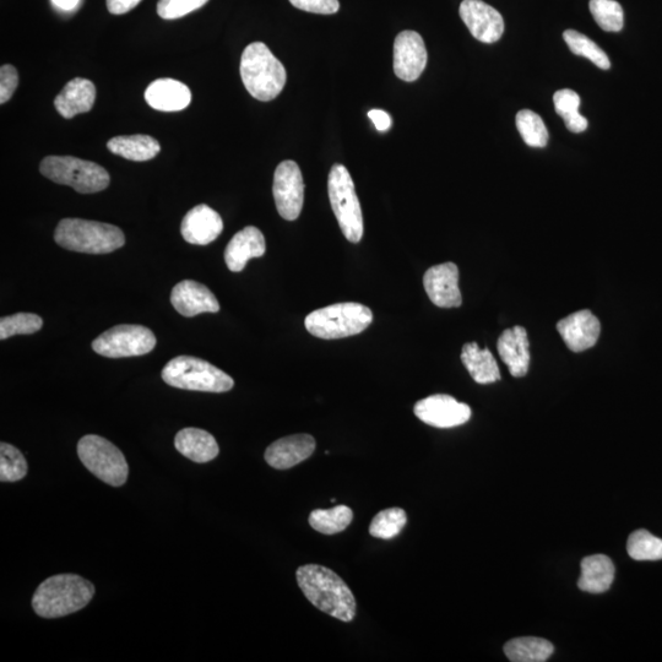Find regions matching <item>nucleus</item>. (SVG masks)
Instances as JSON below:
<instances>
[{"label":"nucleus","instance_id":"1","mask_svg":"<svg viewBox=\"0 0 662 662\" xmlns=\"http://www.w3.org/2000/svg\"><path fill=\"white\" fill-rule=\"evenodd\" d=\"M297 583L318 610L343 622L354 621L356 600L351 589L329 568L307 564L297 569Z\"/></svg>","mask_w":662,"mask_h":662},{"label":"nucleus","instance_id":"2","mask_svg":"<svg viewBox=\"0 0 662 662\" xmlns=\"http://www.w3.org/2000/svg\"><path fill=\"white\" fill-rule=\"evenodd\" d=\"M95 586L75 574L48 578L36 590L32 607L43 618H59L83 610L94 598Z\"/></svg>","mask_w":662,"mask_h":662},{"label":"nucleus","instance_id":"3","mask_svg":"<svg viewBox=\"0 0 662 662\" xmlns=\"http://www.w3.org/2000/svg\"><path fill=\"white\" fill-rule=\"evenodd\" d=\"M241 78L254 99L268 102L284 90L287 74L284 64L274 56L263 42L246 47L241 58Z\"/></svg>","mask_w":662,"mask_h":662},{"label":"nucleus","instance_id":"4","mask_svg":"<svg viewBox=\"0 0 662 662\" xmlns=\"http://www.w3.org/2000/svg\"><path fill=\"white\" fill-rule=\"evenodd\" d=\"M54 241L68 251L86 254H108L126 244L119 227L105 222L64 219L54 231Z\"/></svg>","mask_w":662,"mask_h":662},{"label":"nucleus","instance_id":"5","mask_svg":"<svg viewBox=\"0 0 662 662\" xmlns=\"http://www.w3.org/2000/svg\"><path fill=\"white\" fill-rule=\"evenodd\" d=\"M161 377L173 388L192 392L226 393L235 387L229 374L193 356L172 358L162 370Z\"/></svg>","mask_w":662,"mask_h":662},{"label":"nucleus","instance_id":"6","mask_svg":"<svg viewBox=\"0 0 662 662\" xmlns=\"http://www.w3.org/2000/svg\"><path fill=\"white\" fill-rule=\"evenodd\" d=\"M373 313L370 308L355 302L317 309L308 314L305 325L309 334L323 340L349 338L370 327Z\"/></svg>","mask_w":662,"mask_h":662},{"label":"nucleus","instance_id":"7","mask_svg":"<svg viewBox=\"0 0 662 662\" xmlns=\"http://www.w3.org/2000/svg\"><path fill=\"white\" fill-rule=\"evenodd\" d=\"M40 171L52 182L72 187L80 194L105 191L111 182L105 168L73 156H47L41 162Z\"/></svg>","mask_w":662,"mask_h":662},{"label":"nucleus","instance_id":"8","mask_svg":"<svg viewBox=\"0 0 662 662\" xmlns=\"http://www.w3.org/2000/svg\"><path fill=\"white\" fill-rule=\"evenodd\" d=\"M331 208L347 241L358 243L363 237V216L355 183L344 165L331 167L328 179Z\"/></svg>","mask_w":662,"mask_h":662},{"label":"nucleus","instance_id":"9","mask_svg":"<svg viewBox=\"0 0 662 662\" xmlns=\"http://www.w3.org/2000/svg\"><path fill=\"white\" fill-rule=\"evenodd\" d=\"M78 455L85 468L105 484L113 487L126 484L129 474L127 460L121 450L107 439L95 434L81 438Z\"/></svg>","mask_w":662,"mask_h":662},{"label":"nucleus","instance_id":"10","mask_svg":"<svg viewBox=\"0 0 662 662\" xmlns=\"http://www.w3.org/2000/svg\"><path fill=\"white\" fill-rule=\"evenodd\" d=\"M156 346V336L143 325H117L92 341V349L103 357L123 358L149 354Z\"/></svg>","mask_w":662,"mask_h":662},{"label":"nucleus","instance_id":"11","mask_svg":"<svg viewBox=\"0 0 662 662\" xmlns=\"http://www.w3.org/2000/svg\"><path fill=\"white\" fill-rule=\"evenodd\" d=\"M273 194L282 219L295 221L300 216L305 200V182L295 161L281 162L274 175Z\"/></svg>","mask_w":662,"mask_h":662},{"label":"nucleus","instance_id":"12","mask_svg":"<svg viewBox=\"0 0 662 662\" xmlns=\"http://www.w3.org/2000/svg\"><path fill=\"white\" fill-rule=\"evenodd\" d=\"M417 419L436 428H453L464 425L471 417L469 405L459 403L453 396L438 394L428 396L415 405Z\"/></svg>","mask_w":662,"mask_h":662},{"label":"nucleus","instance_id":"13","mask_svg":"<svg viewBox=\"0 0 662 662\" xmlns=\"http://www.w3.org/2000/svg\"><path fill=\"white\" fill-rule=\"evenodd\" d=\"M427 50L420 34L403 31L394 42V72L401 80L416 81L427 64Z\"/></svg>","mask_w":662,"mask_h":662},{"label":"nucleus","instance_id":"14","mask_svg":"<svg viewBox=\"0 0 662 662\" xmlns=\"http://www.w3.org/2000/svg\"><path fill=\"white\" fill-rule=\"evenodd\" d=\"M459 14L476 40L484 43H495L501 40L504 32V20L491 5L482 0H464L460 4Z\"/></svg>","mask_w":662,"mask_h":662},{"label":"nucleus","instance_id":"15","mask_svg":"<svg viewBox=\"0 0 662 662\" xmlns=\"http://www.w3.org/2000/svg\"><path fill=\"white\" fill-rule=\"evenodd\" d=\"M423 286L433 305L458 308L463 303L459 289V269L454 263L436 265L426 271Z\"/></svg>","mask_w":662,"mask_h":662},{"label":"nucleus","instance_id":"16","mask_svg":"<svg viewBox=\"0 0 662 662\" xmlns=\"http://www.w3.org/2000/svg\"><path fill=\"white\" fill-rule=\"evenodd\" d=\"M557 330L569 350L583 352L598 343L601 324L589 309H584L560 320Z\"/></svg>","mask_w":662,"mask_h":662},{"label":"nucleus","instance_id":"17","mask_svg":"<svg viewBox=\"0 0 662 662\" xmlns=\"http://www.w3.org/2000/svg\"><path fill=\"white\" fill-rule=\"evenodd\" d=\"M172 306L183 317H195L202 313H217L220 303L214 293L200 282L184 280L173 287Z\"/></svg>","mask_w":662,"mask_h":662},{"label":"nucleus","instance_id":"18","mask_svg":"<svg viewBox=\"0 0 662 662\" xmlns=\"http://www.w3.org/2000/svg\"><path fill=\"white\" fill-rule=\"evenodd\" d=\"M222 231H224V221L221 216L205 204L189 210L181 225L184 241L197 246H206L214 242Z\"/></svg>","mask_w":662,"mask_h":662},{"label":"nucleus","instance_id":"19","mask_svg":"<svg viewBox=\"0 0 662 662\" xmlns=\"http://www.w3.org/2000/svg\"><path fill=\"white\" fill-rule=\"evenodd\" d=\"M314 450L316 439L309 434H295L271 444L265 452V460L271 468L287 470L307 460Z\"/></svg>","mask_w":662,"mask_h":662},{"label":"nucleus","instance_id":"20","mask_svg":"<svg viewBox=\"0 0 662 662\" xmlns=\"http://www.w3.org/2000/svg\"><path fill=\"white\" fill-rule=\"evenodd\" d=\"M267 251L265 238L259 229L254 226H248L235 236L225 249V262L227 268L233 273H240L246 268L249 260L263 257Z\"/></svg>","mask_w":662,"mask_h":662},{"label":"nucleus","instance_id":"21","mask_svg":"<svg viewBox=\"0 0 662 662\" xmlns=\"http://www.w3.org/2000/svg\"><path fill=\"white\" fill-rule=\"evenodd\" d=\"M528 333L525 328L514 327L503 331L499 336L497 349L502 361L506 363L510 374L515 378L526 376L530 365Z\"/></svg>","mask_w":662,"mask_h":662},{"label":"nucleus","instance_id":"22","mask_svg":"<svg viewBox=\"0 0 662 662\" xmlns=\"http://www.w3.org/2000/svg\"><path fill=\"white\" fill-rule=\"evenodd\" d=\"M145 100L156 111L178 112L189 106L192 101V92L181 81L159 79L146 89Z\"/></svg>","mask_w":662,"mask_h":662},{"label":"nucleus","instance_id":"23","mask_svg":"<svg viewBox=\"0 0 662 662\" xmlns=\"http://www.w3.org/2000/svg\"><path fill=\"white\" fill-rule=\"evenodd\" d=\"M96 100V88L88 79L75 78L69 81L54 100L59 115L70 119L92 110Z\"/></svg>","mask_w":662,"mask_h":662},{"label":"nucleus","instance_id":"24","mask_svg":"<svg viewBox=\"0 0 662 662\" xmlns=\"http://www.w3.org/2000/svg\"><path fill=\"white\" fill-rule=\"evenodd\" d=\"M175 447L184 457L199 464L209 463L220 453L214 436L199 428H184L179 431L175 438Z\"/></svg>","mask_w":662,"mask_h":662},{"label":"nucleus","instance_id":"25","mask_svg":"<svg viewBox=\"0 0 662 662\" xmlns=\"http://www.w3.org/2000/svg\"><path fill=\"white\" fill-rule=\"evenodd\" d=\"M615 564L609 557L595 555L585 557L582 562V574L578 580L580 590L590 594L606 593L615 579Z\"/></svg>","mask_w":662,"mask_h":662},{"label":"nucleus","instance_id":"26","mask_svg":"<svg viewBox=\"0 0 662 662\" xmlns=\"http://www.w3.org/2000/svg\"><path fill=\"white\" fill-rule=\"evenodd\" d=\"M461 361L476 383L491 384L501 379L496 358L493 357L490 350L480 349L476 343L464 345Z\"/></svg>","mask_w":662,"mask_h":662},{"label":"nucleus","instance_id":"27","mask_svg":"<svg viewBox=\"0 0 662 662\" xmlns=\"http://www.w3.org/2000/svg\"><path fill=\"white\" fill-rule=\"evenodd\" d=\"M107 149L124 159L144 162L153 160L160 153L161 146L159 141L150 135L137 134L113 138L108 141Z\"/></svg>","mask_w":662,"mask_h":662},{"label":"nucleus","instance_id":"28","mask_svg":"<svg viewBox=\"0 0 662 662\" xmlns=\"http://www.w3.org/2000/svg\"><path fill=\"white\" fill-rule=\"evenodd\" d=\"M555 651L553 644L546 639L522 637L509 640L504 645V653L513 662H545Z\"/></svg>","mask_w":662,"mask_h":662},{"label":"nucleus","instance_id":"29","mask_svg":"<svg viewBox=\"0 0 662 662\" xmlns=\"http://www.w3.org/2000/svg\"><path fill=\"white\" fill-rule=\"evenodd\" d=\"M354 513L351 508L338 506L330 509H316L309 515V525L320 534L343 533L352 523Z\"/></svg>","mask_w":662,"mask_h":662},{"label":"nucleus","instance_id":"30","mask_svg":"<svg viewBox=\"0 0 662 662\" xmlns=\"http://www.w3.org/2000/svg\"><path fill=\"white\" fill-rule=\"evenodd\" d=\"M406 523H408V515L404 509H385L373 518L370 534L377 539L392 540L401 533Z\"/></svg>","mask_w":662,"mask_h":662},{"label":"nucleus","instance_id":"31","mask_svg":"<svg viewBox=\"0 0 662 662\" xmlns=\"http://www.w3.org/2000/svg\"><path fill=\"white\" fill-rule=\"evenodd\" d=\"M628 555L636 561L662 560V540L647 530H637L629 536Z\"/></svg>","mask_w":662,"mask_h":662},{"label":"nucleus","instance_id":"32","mask_svg":"<svg viewBox=\"0 0 662 662\" xmlns=\"http://www.w3.org/2000/svg\"><path fill=\"white\" fill-rule=\"evenodd\" d=\"M563 39L566 41L569 50L574 54H577V56L590 59V61L600 69H610L611 63L609 57H607V54L602 51L594 41H591L589 37L580 34L578 31L567 30L564 31Z\"/></svg>","mask_w":662,"mask_h":662},{"label":"nucleus","instance_id":"33","mask_svg":"<svg viewBox=\"0 0 662 662\" xmlns=\"http://www.w3.org/2000/svg\"><path fill=\"white\" fill-rule=\"evenodd\" d=\"M517 128L526 145L531 148H545L548 143V130L544 121L533 111H520L517 115Z\"/></svg>","mask_w":662,"mask_h":662},{"label":"nucleus","instance_id":"34","mask_svg":"<svg viewBox=\"0 0 662 662\" xmlns=\"http://www.w3.org/2000/svg\"><path fill=\"white\" fill-rule=\"evenodd\" d=\"M590 12L596 23L607 32H620L624 25V13L616 0H590Z\"/></svg>","mask_w":662,"mask_h":662},{"label":"nucleus","instance_id":"35","mask_svg":"<svg viewBox=\"0 0 662 662\" xmlns=\"http://www.w3.org/2000/svg\"><path fill=\"white\" fill-rule=\"evenodd\" d=\"M27 475V463L23 453L12 444H0V481L18 482Z\"/></svg>","mask_w":662,"mask_h":662},{"label":"nucleus","instance_id":"36","mask_svg":"<svg viewBox=\"0 0 662 662\" xmlns=\"http://www.w3.org/2000/svg\"><path fill=\"white\" fill-rule=\"evenodd\" d=\"M43 320L34 313H16L0 319V339L7 340L15 335H31L41 330Z\"/></svg>","mask_w":662,"mask_h":662},{"label":"nucleus","instance_id":"37","mask_svg":"<svg viewBox=\"0 0 662 662\" xmlns=\"http://www.w3.org/2000/svg\"><path fill=\"white\" fill-rule=\"evenodd\" d=\"M209 0H159L157 14L165 20H176L203 8Z\"/></svg>","mask_w":662,"mask_h":662},{"label":"nucleus","instance_id":"38","mask_svg":"<svg viewBox=\"0 0 662 662\" xmlns=\"http://www.w3.org/2000/svg\"><path fill=\"white\" fill-rule=\"evenodd\" d=\"M555 108L558 115L564 119L577 115L579 113L580 97L577 92L572 90H560L553 96Z\"/></svg>","mask_w":662,"mask_h":662},{"label":"nucleus","instance_id":"39","mask_svg":"<svg viewBox=\"0 0 662 662\" xmlns=\"http://www.w3.org/2000/svg\"><path fill=\"white\" fill-rule=\"evenodd\" d=\"M293 7L303 12L331 15L339 12V0H290Z\"/></svg>","mask_w":662,"mask_h":662},{"label":"nucleus","instance_id":"40","mask_svg":"<svg viewBox=\"0 0 662 662\" xmlns=\"http://www.w3.org/2000/svg\"><path fill=\"white\" fill-rule=\"evenodd\" d=\"M19 84V74L13 65L5 64L0 68V103L4 105L12 99Z\"/></svg>","mask_w":662,"mask_h":662},{"label":"nucleus","instance_id":"41","mask_svg":"<svg viewBox=\"0 0 662 662\" xmlns=\"http://www.w3.org/2000/svg\"><path fill=\"white\" fill-rule=\"evenodd\" d=\"M141 0H107V9L113 15H123L133 10Z\"/></svg>","mask_w":662,"mask_h":662},{"label":"nucleus","instance_id":"42","mask_svg":"<svg viewBox=\"0 0 662 662\" xmlns=\"http://www.w3.org/2000/svg\"><path fill=\"white\" fill-rule=\"evenodd\" d=\"M368 117L372 119L374 127H376L378 132H387V130L392 128V117H390L387 112L382 110H371L368 112Z\"/></svg>","mask_w":662,"mask_h":662},{"label":"nucleus","instance_id":"43","mask_svg":"<svg viewBox=\"0 0 662 662\" xmlns=\"http://www.w3.org/2000/svg\"><path fill=\"white\" fill-rule=\"evenodd\" d=\"M564 123H566L567 129L571 130L572 133H583L589 126L588 119L580 115V113L564 119Z\"/></svg>","mask_w":662,"mask_h":662},{"label":"nucleus","instance_id":"44","mask_svg":"<svg viewBox=\"0 0 662 662\" xmlns=\"http://www.w3.org/2000/svg\"><path fill=\"white\" fill-rule=\"evenodd\" d=\"M53 4L63 12H72L78 7L80 0H52Z\"/></svg>","mask_w":662,"mask_h":662}]
</instances>
